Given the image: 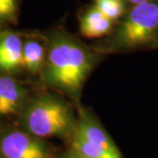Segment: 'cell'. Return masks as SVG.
<instances>
[{
  "mask_svg": "<svg viewBox=\"0 0 158 158\" xmlns=\"http://www.w3.org/2000/svg\"><path fill=\"white\" fill-rule=\"evenodd\" d=\"M144 1H147V0H125V2L129 6H135V5H137V4H140V3H142Z\"/></svg>",
  "mask_w": 158,
  "mask_h": 158,
  "instance_id": "13",
  "label": "cell"
},
{
  "mask_svg": "<svg viewBox=\"0 0 158 158\" xmlns=\"http://www.w3.org/2000/svg\"><path fill=\"white\" fill-rule=\"evenodd\" d=\"M0 34H1V24H0Z\"/></svg>",
  "mask_w": 158,
  "mask_h": 158,
  "instance_id": "14",
  "label": "cell"
},
{
  "mask_svg": "<svg viewBox=\"0 0 158 158\" xmlns=\"http://www.w3.org/2000/svg\"><path fill=\"white\" fill-rule=\"evenodd\" d=\"M22 57L23 69L31 75L40 76L46 59V45L40 33L23 41Z\"/></svg>",
  "mask_w": 158,
  "mask_h": 158,
  "instance_id": "8",
  "label": "cell"
},
{
  "mask_svg": "<svg viewBox=\"0 0 158 158\" xmlns=\"http://www.w3.org/2000/svg\"><path fill=\"white\" fill-rule=\"evenodd\" d=\"M19 10V0H0V24L16 22Z\"/></svg>",
  "mask_w": 158,
  "mask_h": 158,
  "instance_id": "11",
  "label": "cell"
},
{
  "mask_svg": "<svg viewBox=\"0 0 158 158\" xmlns=\"http://www.w3.org/2000/svg\"><path fill=\"white\" fill-rule=\"evenodd\" d=\"M23 41L19 34L10 31L0 34V70L13 73L23 69Z\"/></svg>",
  "mask_w": 158,
  "mask_h": 158,
  "instance_id": "7",
  "label": "cell"
},
{
  "mask_svg": "<svg viewBox=\"0 0 158 158\" xmlns=\"http://www.w3.org/2000/svg\"><path fill=\"white\" fill-rule=\"evenodd\" d=\"M46 45L45 63L40 82L47 90L70 98L80 106L82 90L103 56L62 26L40 33Z\"/></svg>",
  "mask_w": 158,
  "mask_h": 158,
  "instance_id": "1",
  "label": "cell"
},
{
  "mask_svg": "<svg viewBox=\"0 0 158 158\" xmlns=\"http://www.w3.org/2000/svg\"><path fill=\"white\" fill-rule=\"evenodd\" d=\"M24 130L40 139L57 137L72 141L77 117L72 106L60 94L43 90L26 104L21 113Z\"/></svg>",
  "mask_w": 158,
  "mask_h": 158,
  "instance_id": "3",
  "label": "cell"
},
{
  "mask_svg": "<svg viewBox=\"0 0 158 158\" xmlns=\"http://www.w3.org/2000/svg\"><path fill=\"white\" fill-rule=\"evenodd\" d=\"M93 5L115 24L124 17L130 7L125 0H93Z\"/></svg>",
  "mask_w": 158,
  "mask_h": 158,
  "instance_id": "10",
  "label": "cell"
},
{
  "mask_svg": "<svg viewBox=\"0 0 158 158\" xmlns=\"http://www.w3.org/2000/svg\"><path fill=\"white\" fill-rule=\"evenodd\" d=\"M0 158H56L45 140L27 131L12 130L0 135Z\"/></svg>",
  "mask_w": 158,
  "mask_h": 158,
  "instance_id": "4",
  "label": "cell"
},
{
  "mask_svg": "<svg viewBox=\"0 0 158 158\" xmlns=\"http://www.w3.org/2000/svg\"><path fill=\"white\" fill-rule=\"evenodd\" d=\"M70 144V148L82 158H123L122 155H112L95 147L77 132H76Z\"/></svg>",
  "mask_w": 158,
  "mask_h": 158,
  "instance_id": "9",
  "label": "cell"
},
{
  "mask_svg": "<svg viewBox=\"0 0 158 158\" xmlns=\"http://www.w3.org/2000/svg\"><path fill=\"white\" fill-rule=\"evenodd\" d=\"M78 19L80 34L89 39L106 37L113 33L116 26L94 5L83 9L79 14Z\"/></svg>",
  "mask_w": 158,
  "mask_h": 158,
  "instance_id": "6",
  "label": "cell"
},
{
  "mask_svg": "<svg viewBox=\"0 0 158 158\" xmlns=\"http://www.w3.org/2000/svg\"><path fill=\"white\" fill-rule=\"evenodd\" d=\"M27 90L10 76L0 77V115H13L22 112L28 101Z\"/></svg>",
  "mask_w": 158,
  "mask_h": 158,
  "instance_id": "5",
  "label": "cell"
},
{
  "mask_svg": "<svg viewBox=\"0 0 158 158\" xmlns=\"http://www.w3.org/2000/svg\"><path fill=\"white\" fill-rule=\"evenodd\" d=\"M91 47L102 55L158 49V0L130 6L113 33Z\"/></svg>",
  "mask_w": 158,
  "mask_h": 158,
  "instance_id": "2",
  "label": "cell"
},
{
  "mask_svg": "<svg viewBox=\"0 0 158 158\" xmlns=\"http://www.w3.org/2000/svg\"><path fill=\"white\" fill-rule=\"evenodd\" d=\"M60 158H82V157H81L79 155H77V154L75 152L73 149L70 148L68 149L66 152L63 153Z\"/></svg>",
  "mask_w": 158,
  "mask_h": 158,
  "instance_id": "12",
  "label": "cell"
}]
</instances>
